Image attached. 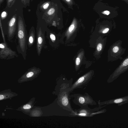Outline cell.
Masks as SVG:
<instances>
[{
    "mask_svg": "<svg viewBox=\"0 0 128 128\" xmlns=\"http://www.w3.org/2000/svg\"><path fill=\"white\" fill-rule=\"evenodd\" d=\"M16 34L18 41L16 47L17 51L25 60L28 48V35L26 24L20 16H19L18 18Z\"/></svg>",
    "mask_w": 128,
    "mask_h": 128,
    "instance_id": "obj_1",
    "label": "cell"
},
{
    "mask_svg": "<svg viewBox=\"0 0 128 128\" xmlns=\"http://www.w3.org/2000/svg\"><path fill=\"white\" fill-rule=\"evenodd\" d=\"M72 83L69 81H62L60 89L58 100L59 104L62 108L74 113V111L71 107L69 95Z\"/></svg>",
    "mask_w": 128,
    "mask_h": 128,
    "instance_id": "obj_2",
    "label": "cell"
},
{
    "mask_svg": "<svg viewBox=\"0 0 128 128\" xmlns=\"http://www.w3.org/2000/svg\"><path fill=\"white\" fill-rule=\"evenodd\" d=\"M70 98H72L73 102L81 108L90 109L88 105H96V102L88 93L84 94H74L70 96Z\"/></svg>",
    "mask_w": 128,
    "mask_h": 128,
    "instance_id": "obj_3",
    "label": "cell"
},
{
    "mask_svg": "<svg viewBox=\"0 0 128 128\" xmlns=\"http://www.w3.org/2000/svg\"><path fill=\"white\" fill-rule=\"evenodd\" d=\"M122 41L120 40L114 43L110 47L108 52L109 61H113L118 59H123L122 56L125 53L126 49L123 48Z\"/></svg>",
    "mask_w": 128,
    "mask_h": 128,
    "instance_id": "obj_4",
    "label": "cell"
},
{
    "mask_svg": "<svg viewBox=\"0 0 128 128\" xmlns=\"http://www.w3.org/2000/svg\"><path fill=\"white\" fill-rule=\"evenodd\" d=\"M46 29L41 27H38L36 30V50L38 56H39L46 43L45 34Z\"/></svg>",
    "mask_w": 128,
    "mask_h": 128,
    "instance_id": "obj_5",
    "label": "cell"
},
{
    "mask_svg": "<svg viewBox=\"0 0 128 128\" xmlns=\"http://www.w3.org/2000/svg\"><path fill=\"white\" fill-rule=\"evenodd\" d=\"M4 40V42L1 43L0 44V58L9 60L17 57L16 52L12 50Z\"/></svg>",
    "mask_w": 128,
    "mask_h": 128,
    "instance_id": "obj_6",
    "label": "cell"
},
{
    "mask_svg": "<svg viewBox=\"0 0 128 128\" xmlns=\"http://www.w3.org/2000/svg\"><path fill=\"white\" fill-rule=\"evenodd\" d=\"M16 14H15L8 23V27L5 34L6 35L8 40L11 41L16 33Z\"/></svg>",
    "mask_w": 128,
    "mask_h": 128,
    "instance_id": "obj_7",
    "label": "cell"
},
{
    "mask_svg": "<svg viewBox=\"0 0 128 128\" xmlns=\"http://www.w3.org/2000/svg\"><path fill=\"white\" fill-rule=\"evenodd\" d=\"M91 79V76L88 74L80 77L72 84L70 89V93L76 88H84L87 86Z\"/></svg>",
    "mask_w": 128,
    "mask_h": 128,
    "instance_id": "obj_8",
    "label": "cell"
},
{
    "mask_svg": "<svg viewBox=\"0 0 128 128\" xmlns=\"http://www.w3.org/2000/svg\"><path fill=\"white\" fill-rule=\"evenodd\" d=\"M128 70V56L123 60L111 75L110 78L112 79H114Z\"/></svg>",
    "mask_w": 128,
    "mask_h": 128,
    "instance_id": "obj_9",
    "label": "cell"
},
{
    "mask_svg": "<svg viewBox=\"0 0 128 128\" xmlns=\"http://www.w3.org/2000/svg\"><path fill=\"white\" fill-rule=\"evenodd\" d=\"M36 32L34 28L32 26L30 28L28 35V47L30 48L34 44L35 41Z\"/></svg>",
    "mask_w": 128,
    "mask_h": 128,
    "instance_id": "obj_10",
    "label": "cell"
},
{
    "mask_svg": "<svg viewBox=\"0 0 128 128\" xmlns=\"http://www.w3.org/2000/svg\"><path fill=\"white\" fill-rule=\"evenodd\" d=\"M128 100V96L122 98H120L115 99L114 100H110L109 101L104 102H98V103L100 106L104 104H108L112 103L119 104L124 102Z\"/></svg>",
    "mask_w": 128,
    "mask_h": 128,
    "instance_id": "obj_11",
    "label": "cell"
},
{
    "mask_svg": "<svg viewBox=\"0 0 128 128\" xmlns=\"http://www.w3.org/2000/svg\"><path fill=\"white\" fill-rule=\"evenodd\" d=\"M16 0H7V5L8 7L11 8L14 4Z\"/></svg>",
    "mask_w": 128,
    "mask_h": 128,
    "instance_id": "obj_12",
    "label": "cell"
},
{
    "mask_svg": "<svg viewBox=\"0 0 128 128\" xmlns=\"http://www.w3.org/2000/svg\"><path fill=\"white\" fill-rule=\"evenodd\" d=\"M55 11V9L54 8H51L48 11L47 14L48 15H50L53 14Z\"/></svg>",
    "mask_w": 128,
    "mask_h": 128,
    "instance_id": "obj_13",
    "label": "cell"
},
{
    "mask_svg": "<svg viewBox=\"0 0 128 128\" xmlns=\"http://www.w3.org/2000/svg\"><path fill=\"white\" fill-rule=\"evenodd\" d=\"M74 20L72 24L68 28V30L70 32H72L74 29L75 28V25L74 24Z\"/></svg>",
    "mask_w": 128,
    "mask_h": 128,
    "instance_id": "obj_14",
    "label": "cell"
},
{
    "mask_svg": "<svg viewBox=\"0 0 128 128\" xmlns=\"http://www.w3.org/2000/svg\"><path fill=\"white\" fill-rule=\"evenodd\" d=\"M7 15V13L6 12H3L1 14L0 18L2 20H3L6 18Z\"/></svg>",
    "mask_w": 128,
    "mask_h": 128,
    "instance_id": "obj_15",
    "label": "cell"
},
{
    "mask_svg": "<svg viewBox=\"0 0 128 128\" xmlns=\"http://www.w3.org/2000/svg\"><path fill=\"white\" fill-rule=\"evenodd\" d=\"M50 37L51 40L53 42L56 40V36L53 34L50 33L49 35Z\"/></svg>",
    "mask_w": 128,
    "mask_h": 128,
    "instance_id": "obj_16",
    "label": "cell"
},
{
    "mask_svg": "<svg viewBox=\"0 0 128 128\" xmlns=\"http://www.w3.org/2000/svg\"><path fill=\"white\" fill-rule=\"evenodd\" d=\"M102 44L100 43H99L97 47V50L98 52L102 50Z\"/></svg>",
    "mask_w": 128,
    "mask_h": 128,
    "instance_id": "obj_17",
    "label": "cell"
},
{
    "mask_svg": "<svg viewBox=\"0 0 128 128\" xmlns=\"http://www.w3.org/2000/svg\"><path fill=\"white\" fill-rule=\"evenodd\" d=\"M68 4L70 5H71L73 4V0H63Z\"/></svg>",
    "mask_w": 128,
    "mask_h": 128,
    "instance_id": "obj_18",
    "label": "cell"
},
{
    "mask_svg": "<svg viewBox=\"0 0 128 128\" xmlns=\"http://www.w3.org/2000/svg\"><path fill=\"white\" fill-rule=\"evenodd\" d=\"M49 4L48 2H47L44 4L43 6V8L44 9H46L48 7Z\"/></svg>",
    "mask_w": 128,
    "mask_h": 128,
    "instance_id": "obj_19",
    "label": "cell"
},
{
    "mask_svg": "<svg viewBox=\"0 0 128 128\" xmlns=\"http://www.w3.org/2000/svg\"><path fill=\"white\" fill-rule=\"evenodd\" d=\"M30 0H24V2L23 4L25 5H26L27 4L29 6L30 4Z\"/></svg>",
    "mask_w": 128,
    "mask_h": 128,
    "instance_id": "obj_20",
    "label": "cell"
},
{
    "mask_svg": "<svg viewBox=\"0 0 128 128\" xmlns=\"http://www.w3.org/2000/svg\"><path fill=\"white\" fill-rule=\"evenodd\" d=\"M23 108L24 109H28L30 108H31V106L30 104H27L24 105Z\"/></svg>",
    "mask_w": 128,
    "mask_h": 128,
    "instance_id": "obj_21",
    "label": "cell"
},
{
    "mask_svg": "<svg viewBox=\"0 0 128 128\" xmlns=\"http://www.w3.org/2000/svg\"><path fill=\"white\" fill-rule=\"evenodd\" d=\"M110 29L107 28H104L102 31V33L103 34H106L108 33Z\"/></svg>",
    "mask_w": 128,
    "mask_h": 128,
    "instance_id": "obj_22",
    "label": "cell"
},
{
    "mask_svg": "<svg viewBox=\"0 0 128 128\" xmlns=\"http://www.w3.org/2000/svg\"><path fill=\"white\" fill-rule=\"evenodd\" d=\"M80 62V60L78 58H76V65L78 66L79 65Z\"/></svg>",
    "mask_w": 128,
    "mask_h": 128,
    "instance_id": "obj_23",
    "label": "cell"
},
{
    "mask_svg": "<svg viewBox=\"0 0 128 128\" xmlns=\"http://www.w3.org/2000/svg\"><path fill=\"white\" fill-rule=\"evenodd\" d=\"M102 13L104 14L108 15L110 14V12L108 11L105 10L102 12Z\"/></svg>",
    "mask_w": 128,
    "mask_h": 128,
    "instance_id": "obj_24",
    "label": "cell"
},
{
    "mask_svg": "<svg viewBox=\"0 0 128 128\" xmlns=\"http://www.w3.org/2000/svg\"><path fill=\"white\" fill-rule=\"evenodd\" d=\"M4 96L0 94V100L3 99L4 98Z\"/></svg>",
    "mask_w": 128,
    "mask_h": 128,
    "instance_id": "obj_25",
    "label": "cell"
},
{
    "mask_svg": "<svg viewBox=\"0 0 128 128\" xmlns=\"http://www.w3.org/2000/svg\"><path fill=\"white\" fill-rule=\"evenodd\" d=\"M4 0H0V5H1L2 4Z\"/></svg>",
    "mask_w": 128,
    "mask_h": 128,
    "instance_id": "obj_26",
    "label": "cell"
},
{
    "mask_svg": "<svg viewBox=\"0 0 128 128\" xmlns=\"http://www.w3.org/2000/svg\"><path fill=\"white\" fill-rule=\"evenodd\" d=\"M22 2L23 3L24 2V0H21Z\"/></svg>",
    "mask_w": 128,
    "mask_h": 128,
    "instance_id": "obj_27",
    "label": "cell"
}]
</instances>
